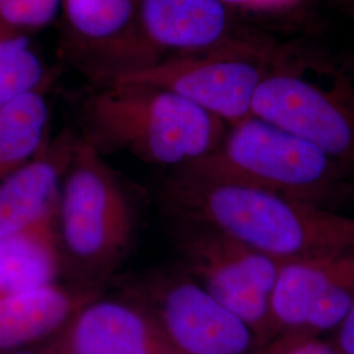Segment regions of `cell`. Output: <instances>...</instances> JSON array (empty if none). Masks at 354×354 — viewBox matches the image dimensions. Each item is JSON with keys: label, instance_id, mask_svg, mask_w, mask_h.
<instances>
[{"label": "cell", "instance_id": "3957f363", "mask_svg": "<svg viewBox=\"0 0 354 354\" xmlns=\"http://www.w3.org/2000/svg\"><path fill=\"white\" fill-rule=\"evenodd\" d=\"M174 171L266 190L333 212L354 200V177L326 152L253 115L230 125L214 151Z\"/></svg>", "mask_w": 354, "mask_h": 354}, {"label": "cell", "instance_id": "7402d4cb", "mask_svg": "<svg viewBox=\"0 0 354 354\" xmlns=\"http://www.w3.org/2000/svg\"><path fill=\"white\" fill-rule=\"evenodd\" d=\"M12 354H42L38 348H32V349H26V351H21V352H16Z\"/></svg>", "mask_w": 354, "mask_h": 354}, {"label": "cell", "instance_id": "9a60e30c", "mask_svg": "<svg viewBox=\"0 0 354 354\" xmlns=\"http://www.w3.org/2000/svg\"><path fill=\"white\" fill-rule=\"evenodd\" d=\"M64 259L57 221L0 235V298L59 282Z\"/></svg>", "mask_w": 354, "mask_h": 354}, {"label": "cell", "instance_id": "7c38bea8", "mask_svg": "<svg viewBox=\"0 0 354 354\" xmlns=\"http://www.w3.org/2000/svg\"><path fill=\"white\" fill-rule=\"evenodd\" d=\"M138 19L152 64L213 50L250 33L221 0H138Z\"/></svg>", "mask_w": 354, "mask_h": 354}, {"label": "cell", "instance_id": "5b68a950", "mask_svg": "<svg viewBox=\"0 0 354 354\" xmlns=\"http://www.w3.org/2000/svg\"><path fill=\"white\" fill-rule=\"evenodd\" d=\"M322 80L323 57L282 45L251 115L310 142L354 177V84L340 68L330 87Z\"/></svg>", "mask_w": 354, "mask_h": 354}, {"label": "cell", "instance_id": "8fae6325", "mask_svg": "<svg viewBox=\"0 0 354 354\" xmlns=\"http://www.w3.org/2000/svg\"><path fill=\"white\" fill-rule=\"evenodd\" d=\"M37 348L42 354H178L140 304L102 295Z\"/></svg>", "mask_w": 354, "mask_h": 354}, {"label": "cell", "instance_id": "5bb4252c", "mask_svg": "<svg viewBox=\"0 0 354 354\" xmlns=\"http://www.w3.org/2000/svg\"><path fill=\"white\" fill-rule=\"evenodd\" d=\"M102 291L61 282L0 298V354L37 348Z\"/></svg>", "mask_w": 354, "mask_h": 354}, {"label": "cell", "instance_id": "d6986e66", "mask_svg": "<svg viewBox=\"0 0 354 354\" xmlns=\"http://www.w3.org/2000/svg\"><path fill=\"white\" fill-rule=\"evenodd\" d=\"M228 7L236 10H250V11H261V12H268V11H281V10H288L290 7H294L299 0H221Z\"/></svg>", "mask_w": 354, "mask_h": 354}, {"label": "cell", "instance_id": "2e32d148", "mask_svg": "<svg viewBox=\"0 0 354 354\" xmlns=\"http://www.w3.org/2000/svg\"><path fill=\"white\" fill-rule=\"evenodd\" d=\"M61 75L0 106V181L33 159L50 138L53 95Z\"/></svg>", "mask_w": 354, "mask_h": 354}, {"label": "cell", "instance_id": "52a82bcc", "mask_svg": "<svg viewBox=\"0 0 354 354\" xmlns=\"http://www.w3.org/2000/svg\"><path fill=\"white\" fill-rule=\"evenodd\" d=\"M174 232L177 252L192 279L241 317L260 344L268 342L279 261L205 225L174 222Z\"/></svg>", "mask_w": 354, "mask_h": 354}, {"label": "cell", "instance_id": "9c48e42d", "mask_svg": "<svg viewBox=\"0 0 354 354\" xmlns=\"http://www.w3.org/2000/svg\"><path fill=\"white\" fill-rule=\"evenodd\" d=\"M61 62L89 84L152 64L140 35L138 0H62Z\"/></svg>", "mask_w": 354, "mask_h": 354}, {"label": "cell", "instance_id": "4fadbf2b", "mask_svg": "<svg viewBox=\"0 0 354 354\" xmlns=\"http://www.w3.org/2000/svg\"><path fill=\"white\" fill-rule=\"evenodd\" d=\"M77 140L75 127H64L33 159L0 181V235L57 221L64 174Z\"/></svg>", "mask_w": 354, "mask_h": 354}, {"label": "cell", "instance_id": "e0dca14e", "mask_svg": "<svg viewBox=\"0 0 354 354\" xmlns=\"http://www.w3.org/2000/svg\"><path fill=\"white\" fill-rule=\"evenodd\" d=\"M30 36L0 30V106L39 88L62 73L61 64L45 62Z\"/></svg>", "mask_w": 354, "mask_h": 354}, {"label": "cell", "instance_id": "7a4b0ae2", "mask_svg": "<svg viewBox=\"0 0 354 354\" xmlns=\"http://www.w3.org/2000/svg\"><path fill=\"white\" fill-rule=\"evenodd\" d=\"M79 136L99 151L181 168L214 151L228 124L174 92L145 84H89L75 100Z\"/></svg>", "mask_w": 354, "mask_h": 354}, {"label": "cell", "instance_id": "6da1fadb", "mask_svg": "<svg viewBox=\"0 0 354 354\" xmlns=\"http://www.w3.org/2000/svg\"><path fill=\"white\" fill-rule=\"evenodd\" d=\"M159 201L172 222L216 228L279 264L354 254V218L276 193L174 171Z\"/></svg>", "mask_w": 354, "mask_h": 354}, {"label": "cell", "instance_id": "8992f818", "mask_svg": "<svg viewBox=\"0 0 354 354\" xmlns=\"http://www.w3.org/2000/svg\"><path fill=\"white\" fill-rule=\"evenodd\" d=\"M281 49L273 39L250 32L213 50L165 58L104 83L165 89L232 125L251 115L253 96Z\"/></svg>", "mask_w": 354, "mask_h": 354}, {"label": "cell", "instance_id": "603a6c76", "mask_svg": "<svg viewBox=\"0 0 354 354\" xmlns=\"http://www.w3.org/2000/svg\"><path fill=\"white\" fill-rule=\"evenodd\" d=\"M344 12H345V15L348 16V19L354 24V11H344Z\"/></svg>", "mask_w": 354, "mask_h": 354}, {"label": "cell", "instance_id": "ba28073f", "mask_svg": "<svg viewBox=\"0 0 354 354\" xmlns=\"http://www.w3.org/2000/svg\"><path fill=\"white\" fill-rule=\"evenodd\" d=\"M178 354H251L252 329L194 279H155L134 295Z\"/></svg>", "mask_w": 354, "mask_h": 354}, {"label": "cell", "instance_id": "ac0fdd59", "mask_svg": "<svg viewBox=\"0 0 354 354\" xmlns=\"http://www.w3.org/2000/svg\"><path fill=\"white\" fill-rule=\"evenodd\" d=\"M251 354H342L333 342L298 332H286L260 344Z\"/></svg>", "mask_w": 354, "mask_h": 354}, {"label": "cell", "instance_id": "ffe728a7", "mask_svg": "<svg viewBox=\"0 0 354 354\" xmlns=\"http://www.w3.org/2000/svg\"><path fill=\"white\" fill-rule=\"evenodd\" d=\"M336 330V340L333 344L339 352L342 354H354V304Z\"/></svg>", "mask_w": 354, "mask_h": 354}, {"label": "cell", "instance_id": "44dd1931", "mask_svg": "<svg viewBox=\"0 0 354 354\" xmlns=\"http://www.w3.org/2000/svg\"><path fill=\"white\" fill-rule=\"evenodd\" d=\"M342 11H354V0H337Z\"/></svg>", "mask_w": 354, "mask_h": 354}, {"label": "cell", "instance_id": "30bf717a", "mask_svg": "<svg viewBox=\"0 0 354 354\" xmlns=\"http://www.w3.org/2000/svg\"><path fill=\"white\" fill-rule=\"evenodd\" d=\"M354 304V254L301 259L279 266L270 297V336H320L337 329Z\"/></svg>", "mask_w": 354, "mask_h": 354}, {"label": "cell", "instance_id": "277c9868", "mask_svg": "<svg viewBox=\"0 0 354 354\" xmlns=\"http://www.w3.org/2000/svg\"><path fill=\"white\" fill-rule=\"evenodd\" d=\"M136 210L105 155L79 136L64 174L57 230L64 273L76 286L102 291L136 238Z\"/></svg>", "mask_w": 354, "mask_h": 354}]
</instances>
